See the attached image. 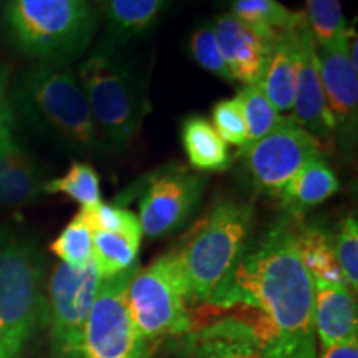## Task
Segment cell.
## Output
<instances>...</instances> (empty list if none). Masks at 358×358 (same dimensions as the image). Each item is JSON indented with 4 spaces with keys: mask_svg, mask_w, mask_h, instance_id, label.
Masks as SVG:
<instances>
[{
    "mask_svg": "<svg viewBox=\"0 0 358 358\" xmlns=\"http://www.w3.org/2000/svg\"><path fill=\"white\" fill-rule=\"evenodd\" d=\"M297 227L299 219L285 216L249 239L204 306L252 308L285 338L315 347L313 279L299 252Z\"/></svg>",
    "mask_w": 358,
    "mask_h": 358,
    "instance_id": "6da1fadb",
    "label": "cell"
},
{
    "mask_svg": "<svg viewBox=\"0 0 358 358\" xmlns=\"http://www.w3.org/2000/svg\"><path fill=\"white\" fill-rule=\"evenodd\" d=\"M10 103L30 128L70 150L98 153L105 148L77 73L66 64L30 66L17 78Z\"/></svg>",
    "mask_w": 358,
    "mask_h": 358,
    "instance_id": "7a4b0ae2",
    "label": "cell"
},
{
    "mask_svg": "<svg viewBox=\"0 0 358 358\" xmlns=\"http://www.w3.org/2000/svg\"><path fill=\"white\" fill-rule=\"evenodd\" d=\"M168 358H315V347L280 335L245 307L201 306L189 330L174 338Z\"/></svg>",
    "mask_w": 358,
    "mask_h": 358,
    "instance_id": "3957f363",
    "label": "cell"
},
{
    "mask_svg": "<svg viewBox=\"0 0 358 358\" xmlns=\"http://www.w3.org/2000/svg\"><path fill=\"white\" fill-rule=\"evenodd\" d=\"M252 203L222 199L196 224L186 243L176 250L191 307L208 303L214 290L250 239Z\"/></svg>",
    "mask_w": 358,
    "mask_h": 358,
    "instance_id": "277c9868",
    "label": "cell"
},
{
    "mask_svg": "<svg viewBox=\"0 0 358 358\" xmlns=\"http://www.w3.org/2000/svg\"><path fill=\"white\" fill-rule=\"evenodd\" d=\"M78 80L101 138L123 150L140 131L148 113L140 75L103 42L80 65Z\"/></svg>",
    "mask_w": 358,
    "mask_h": 358,
    "instance_id": "5b68a950",
    "label": "cell"
},
{
    "mask_svg": "<svg viewBox=\"0 0 358 358\" xmlns=\"http://www.w3.org/2000/svg\"><path fill=\"white\" fill-rule=\"evenodd\" d=\"M6 24L24 55L66 64L87 50L96 22L87 0H8Z\"/></svg>",
    "mask_w": 358,
    "mask_h": 358,
    "instance_id": "8992f818",
    "label": "cell"
},
{
    "mask_svg": "<svg viewBox=\"0 0 358 358\" xmlns=\"http://www.w3.org/2000/svg\"><path fill=\"white\" fill-rule=\"evenodd\" d=\"M43 313L40 252L25 237L0 234V358H19Z\"/></svg>",
    "mask_w": 358,
    "mask_h": 358,
    "instance_id": "52a82bcc",
    "label": "cell"
},
{
    "mask_svg": "<svg viewBox=\"0 0 358 358\" xmlns=\"http://www.w3.org/2000/svg\"><path fill=\"white\" fill-rule=\"evenodd\" d=\"M128 308L148 342L176 338L189 330L192 310L176 250L134 272L128 287Z\"/></svg>",
    "mask_w": 358,
    "mask_h": 358,
    "instance_id": "ba28073f",
    "label": "cell"
},
{
    "mask_svg": "<svg viewBox=\"0 0 358 358\" xmlns=\"http://www.w3.org/2000/svg\"><path fill=\"white\" fill-rule=\"evenodd\" d=\"M95 262L71 267L60 262L45 289L43 324L50 334L52 358H83V337L100 285Z\"/></svg>",
    "mask_w": 358,
    "mask_h": 358,
    "instance_id": "9c48e42d",
    "label": "cell"
},
{
    "mask_svg": "<svg viewBox=\"0 0 358 358\" xmlns=\"http://www.w3.org/2000/svg\"><path fill=\"white\" fill-rule=\"evenodd\" d=\"M324 155L325 146L292 116H285L261 140L241 146L237 158L249 185L277 198L303 164Z\"/></svg>",
    "mask_w": 358,
    "mask_h": 358,
    "instance_id": "30bf717a",
    "label": "cell"
},
{
    "mask_svg": "<svg viewBox=\"0 0 358 358\" xmlns=\"http://www.w3.org/2000/svg\"><path fill=\"white\" fill-rule=\"evenodd\" d=\"M140 264L122 274L101 279L90 310L83 337V358H150L128 308V287Z\"/></svg>",
    "mask_w": 358,
    "mask_h": 358,
    "instance_id": "8fae6325",
    "label": "cell"
},
{
    "mask_svg": "<svg viewBox=\"0 0 358 358\" xmlns=\"http://www.w3.org/2000/svg\"><path fill=\"white\" fill-rule=\"evenodd\" d=\"M206 179L185 168L155 174L140 201L141 232L151 239L185 226L203 199Z\"/></svg>",
    "mask_w": 358,
    "mask_h": 358,
    "instance_id": "7c38bea8",
    "label": "cell"
},
{
    "mask_svg": "<svg viewBox=\"0 0 358 358\" xmlns=\"http://www.w3.org/2000/svg\"><path fill=\"white\" fill-rule=\"evenodd\" d=\"M211 25L234 82L244 85L261 82L268 57L282 34L256 29L231 12L217 15Z\"/></svg>",
    "mask_w": 358,
    "mask_h": 358,
    "instance_id": "4fadbf2b",
    "label": "cell"
},
{
    "mask_svg": "<svg viewBox=\"0 0 358 358\" xmlns=\"http://www.w3.org/2000/svg\"><path fill=\"white\" fill-rule=\"evenodd\" d=\"M317 47V45H315ZM319 73L327 108L332 115L335 131L355 138L358 113V75L348 57V29L345 38L334 47H317Z\"/></svg>",
    "mask_w": 358,
    "mask_h": 358,
    "instance_id": "5bb4252c",
    "label": "cell"
},
{
    "mask_svg": "<svg viewBox=\"0 0 358 358\" xmlns=\"http://www.w3.org/2000/svg\"><path fill=\"white\" fill-rule=\"evenodd\" d=\"M294 116L303 129H307L322 145L332 143L335 123L322 88L317 47L308 25H303L299 32V64H297V85L294 96Z\"/></svg>",
    "mask_w": 358,
    "mask_h": 358,
    "instance_id": "9a60e30c",
    "label": "cell"
},
{
    "mask_svg": "<svg viewBox=\"0 0 358 358\" xmlns=\"http://www.w3.org/2000/svg\"><path fill=\"white\" fill-rule=\"evenodd\" d=\"M313 330L324 348L358 338L357 306L345 284L313 279Z\"/></svg>",
    "mask_w": 358,
    "mask_h": 358,
    "instance_id": "2e32d148",
    "label": "cell"
},
{
    "mask_svg": "<svg viewBox=\"0 0 358 358\" xmlns=\"http://www.w3.org/2000/svg\"><path fill=\"white\" fill-rule=\"evenodd\" d=\"M340 189V181L324 158L310 159L294 174L277 198L287 216L299 219Z\"/></svg>",
    "mask_w": 358,
    "mask_h": 358,
    "instance_id": "e0dca14e",
    "label": "cell"
},
{
    "mask_svg": "<svg viewBox=\"0 0 358 358\" xmlns=\"http://www.w3.org/2000/svg\"><path fill=\"white\" fill-rule=\"evenodd\" d=\"M303 25H307V22L292 32L280 35L268 57L261 82L257 83L279 113L292 110L294 106L299 64V32Z\"/></svg>",
    "mask_w": 358,
    "mask_h": 358,
    "instance_id": "ac0fdd59",
    "label": "cell"
},
{
    "mask_svg": "<svg viewBox=\"0 0 358 358\" xmlns=\"http://www.w3.org/2000/svg\"><path fill=\"white\" fill-rule=\"evenodd\" d=\"M181 140L192 168L217 173L231 166L232 159L227 145L204 116H187L181 124Z\"/></svg>",
    "mask_w": 358,
    "mask_h": 358,
    "instance_id": "d6986e66",
    "label": "cell"
},
{
    "mask_svg": "<svg viewBox=\"0 0 358 358\" xmlns=\"http://www.w3.org/2000/svg\"><path fill=\"white\" fill-rule=\"evenodd\" d=\"M43 182L35 161L20 143H17L6 173L0 179V206L17 208L30 203L42 192Z\"/></svg>",
    "mask_w": 358,
    "mask_h": 358,
    "instance_id": "ffe728a7",
    "label": "cell"
},
{
    "mask_svg": "<svg viewBox=\"0 0 358 358\" xmlns=\"http://www.w3.org/2000/svg\"><path fill=\"white\" fill-rule=\"evenodd\" d=\"M299 252L312 279L345 284L334 252V237L319 226L297 227Z\"/></svg>",
    "mask_w": 358,
    "mask_h": 358,
    "instance_id": "44dd1931",
    "label": "cell"
},
{
    "mask_svg": "<svg viewBox=\"0 0 358 358\" xmlns=\"http://www.w3.org/2000/svg\"><path fill=\"white\" fill-rule=\"evenodd\" d=\"M141 237L138 234L93 231V262L98 275L108 279L138 264Z\"/></svg>",
    "mask_w": 358,
    "mask_h": 358,
    "instance_id": "7402d4cb",
    "label": "cell"
},
{
    "mask_svg": "<svg viewBox=\"0 0 358 358\" xmlns=\"http://www.w3.org/2000/svg\"><path fill=\"white\" fill-rule=\"evenodd\" d=\"M231 13L245 24L274 34H287L306 24L303 10H290L279 0H232Z\"/></svg>",
    "mask_w": 358,
    "mask_h": 358,
    "instance_id": "603a6c76",
    "label": "cell"
},
{
    "mask_svg": "<svg viewBox=\"0 0 358 358\" xmlns=\"http://www.w3.org/2000/svg\"><path fill=\"white\" fill-rule=\"evenodd\" d=\"M168 0H108L106 17L111 37L127 40L145 32L158 19Z\"/></svg>",
    "mask_w": 358,
    "mask_h": 358,
    "instance_id": "cb8c5ba5",
    "label": "cell"
},
{
    "mask_svg": "<svg viewBox=\"0 0 358 358\" xmlns=\"http://www.w3.org/2000/svg\"><path fill=\"white\" fill-rule=\"evenodd\" d=\"M45 194H65L77 201L80 209H93L101 203L100 178L95 168L82 161H73L64 176L53 178L42 185Z\"/></svg>",
    "mask_w": 358,
    "mask_h": 358,
    "instance_id": "d4e9b609",
    "label": "cell"
},
{
    "mask_svg": "<svg viewBox=\"0 0 358 358\" xmlns=\"http://www.w3.org/2000/svg\"><path fill=\"white\" fill-rule=\"evenodd\" d=\"M307 25L317 47H334L345 38L348 24L340 0H306Z\"/></svg>",
    "mask_w": 358,
    "mask_h": 358,
    "instance_id": "484cf974",
    "label": "cell"
},
{
    "mask_svg": "<svg viewBox=\"0 0 358 358\" xmlns=\"http://www.w3.org/2000/svg\"><path fill=\"white\" fill-rule=\"evenodd\" d=\"M50 250L62 262L71 267H83L93 261V229L82 211L77 213L57 239Z\"/></svg>",
    "mask_w": 358,
    "mask_h": 358,
    "instance_id": "4316f807",
    "label": "cell"
},
{
    "mask_svg": "<svg viewBox=\"0 0 358 358\" xmlns=\"http://www.w3.org/2000/svg\"><path fill=\"white\" fill-rule=\"evenodd\" d=\"M236 98L243 110L245 127H248V143L261 140L275 128V124L282 118L257 83L244 85V88L237 93Z\"/></svg>",
    "mask_w": 358,
    "mask_h": 358,
    "instance_id": "83f0119b",
    "label": "cell"
},
{
    "mask_svg": "<svg viewBox=\"0 0 358 358\" xmlns=\"http://www.w3.org/2000/svg\"><path fill=\"white\" fill-rule=\"evenodd\" d=\"M334 252L342 271L348 290L357 294L358 289V224L355 214H348L340 221L334 237Z\"/></svg>",
    "mask_w": 358,
    "mask_h": 358,
    "instance_id": "f1b7e54d",
    "label": "cell"
},
{
    "mask_svg": "<svg viewBox=\"0 0 358 358\" xmlns=\"http://www.w3.org/2000/svg\"><path fill=\"white\" fill-rule=\"evenodd\" d=\"M189 52L192 60L198 64L214 77L224 80V82H234L226 62H224L222 53L219 50V45L214 35L213 25L204 24L194 30L189 38Z\"/></svg>",
    "mask_w": 358,
    "mask_h": 358,
    "instance_id": "f546056e",
    "label": "cell"
},
{
    "mask_svg": "<svg viewBox=\"0 0 358 358\" xmlns=\"http://www.w3.org/2000/svg\"><path fill=\"white\" fill-rule=\"evenodd\" d=\"M93 231L120 232V234L143 236L140 219L131 211L118 206L100 203L93 209H80Z\"/></svg>",
    "mask_w": 358,
    "mask_h": 358,
    "instance_id": "4dcf8cb0",
    "label": "cell"
},
{
    "mask_svg": "<svg viewBox=\"0 0 358 358\" xmlns=\"http://www.w3.org/2000/svg\"><path fill=\"white\" fill-rule=\"evenodd\" d=\"M211 118L213 128L216 129L226 145L241 148L248 143V127H245L243 110H241L237 98L217 101L213 106Z\"/></svg>",
    "mask_w": 358,
    "mask_h": 358,
    "instance_id": "1f68e13d",
    "label": "cell"
},
{
    "mask_svg": "<svg viewBox=\"0 0 358 358\" xmlns=\"http://www.w3.org/2000/svg\"><path fill=\"white\" fill-rule=\"evenodd\" d=\"M13 127V108L8 96V75L3 66H0V133Z\"/></svg>",
    "mask_w": 358,
    "mask_h": 358,
    "instance_id": "d6a6232c",
    "label": "cell"
},
{
    "mask_svg": "<svg viewBox=\"0 0 358 358\" xmlns=\"http://www.w3.org/2000/svg\"><path fill=\"white\" fill-rule=\"evenodd\" d=\"M17 143L19 141H17V138L13 136V127L3 129V131L0 133V179H2L3 173H6L8 161H10L12 151Z\"/></svg>",
    "mask_w": 358,
    "mask_h": 358,
    "instance_id": "836d02e7",
    "label": "cell"
},
{
    "mask_svg": "<svg viewBox=\"0 0 358 358\" xmlns=\"http://www.w3.org/2000/svg\"><path fill=\"white\" fill-rule=\"evenodd\" d=\"M320 358H358V338L347 343L324 348Z\"/></svg>",
    "mask_w": 358,
    "mask_h": 358,
    "instance_id": "e575fe53",
    "label": "cell"
},
{
    "mask_svg": "<svg viewBox=\"0 0 358 358\" xmlns=\"http://www.w3.org/2000/svg\"><path fill=\"white\" fill-rule=\"evenodd\" d=\"M100 2H106V0H100Z\"/></svg>",
    "mask_w": 358,
    "mask_h": 358,
    "instance_id": "d590c367",
    "label": "cell"
}]
</instances>
